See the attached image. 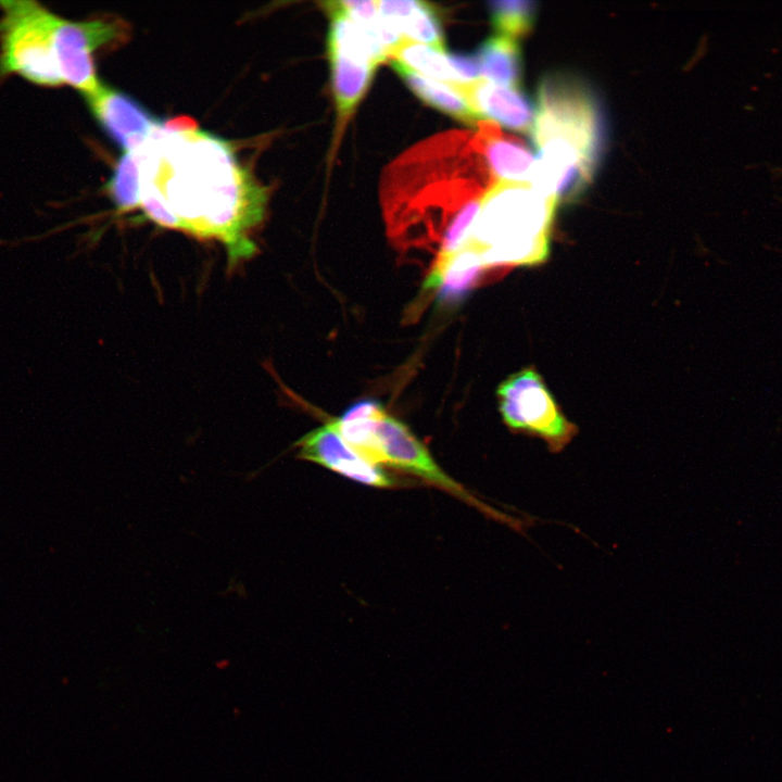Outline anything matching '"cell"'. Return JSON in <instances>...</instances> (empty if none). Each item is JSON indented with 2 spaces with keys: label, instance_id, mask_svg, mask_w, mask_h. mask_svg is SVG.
Instances as JSON below:
<instances>
[{
  "label": "cell",
  "instance_id": "obj_1",
  "mask_svg": "<svg viewBox=\"0 0 782 782\" xmlns=\"http://www.w3.org/2000/svg\"><path fill=\"white\" fill-rule=\"evenodd\" d=\"M137 155L140 197L159 202L173 229L217 239L234 265L255 253L251 234L264 218L268 192L226 140L162 123Z\"/></svg>",
  "mask_w": 782,
  "mask_h": 782
},
{
  "label": "cell",
  "instance_id": "obj_2",
  "mask_svg": "<svg viewBox=\"0 0 782 782\" xmlns=\"http://www.w3.org/2000/svg\"><path fill=\"white\" fill-rule=\"evenodd\" d=\"M474 134L449 131L406 151L384 173L381 200L388 234L401 249L436 257L457 251L482 198L496 182Z\"/></svg>",
  "mask_w": 782,
  "mask_h": 782
},
{
  "label": "cell",
  "instance_id": "obj_3",
  "mask_svg": "<svg viewBox=\"0 0 782 782\" xmlns=\"http://www.w3.org/2000/svg\"><path fill=\"white\" fill-rule=\"evenodd\" d=\"M129 36L122 18H64L35 0H0V77L18 76L40 87L96 89V51Z\"/></svg>",
  "mask_w": 782,
  "mask_h": 782
},
{
  "label": "cell",
  "instance_id": "obj_4",
  "mask_svg": "<svg viewBox=\"0 0 782 782\" xmlns=\"http://www.w3.org/2000/svg\"><path fill=\"white\" fill-rule=\"evenodd\" d=\"M531 133L539 151L533 185L557 202L578 200L594 176L604 133L590 89L565 74L544 77Z\"/></svg>",
  "mask_w": 782,
  "mask_h": 782
},
{
  "label": "cell",
  "instance_id": "obj_5",
  "mask_svg": "<svg viewBox=\"0 0 782 782\" xmlns=\"http://www.w3.org/2000/svg\"><path fill=\"white\" fill-rule=\"evenodd\" d=\"M557 199L531 182L496 181L484 194L462 245L485 266L534 265L548 254Z\"/></svg>",
  "mask_w": 782,
  "mask_h": 782
},
{
  "label": "cell",
  "instance_id": "obj_6",
  "mask_svg": "<svg viewBox=\"0 0 782 782\" xmlns=\"http://www.w3.org/2000/svg\"><path fill=\"white\" fill-rule=\"evenodd\" d=\"M505 425L515 432L542 439L558 453L577 434V427L558 408L542 377L533 367L510 375L497 388Z\"/></svg>",
  "mask_w": 782,
  "mask_h": 782
},
{
  "label": "cell",
  "instance_id": "obj_7",
  "mask_svg": "<svg viewBox=\"0 0 782 782\" xmlns=\"http://www.w3.org/2000/svg\"><path fill=\"white\" fill-rule=\"evenodd\" d=\"M377 441L380 464L415 475L476 506L488 516L516 529L524 528V520L503 514L480 502L447 476L438 466L424 444L401 420L387 415L378 427Z\"/></svg>",
  "mask_w": 782,
  "mask_h": 782
},
{
  "label": "cell",
  "instance_id": "obj_8",
  "mask_svg": "<svg viewBox=\"0 0 782 782\" xmlns=\"http://www.w3.org/2000/svg\"><path fill=\"white\" fill-rule=\"evenodd\" d=\"M84 98L104 133L124 152L140 149L162 124L130 96L103 83Z\"/></svg>",
  "mask_w": 782,
  "mask_h": 782
},
{
  "label": "cell",
  "instance_id": "obj_9",
  "mask_svg": "<svg viewBox=\"0 0 782 782\" xmlns=\"http://www.w3.org/2000/svg\"><path fill=\"white\" fill-rule=\"evenodd\" d=\"M297 446L300 458L317 463L361 483L382 488L394 483L379 465L354 452L331 421L303 436Z\"/></svg>",
  "mask_w": 782,
  "mask_h": 782
},
{
  "label": "cell",
  "instance_id": "obj_10",
  "mask_svg": "<svg viewBox=\"0 0 782 782\" xmlns=\"http://www.w3.org/2000/svg\"><path fill=\"white\" fill-rule=\"evenodd\" d=\"M449 86L464 97L481 119L521 133L532 131L534 109L519 88L500 86L483 78Z\"/></svg>",
  "mask_w": 782,
  "mask_h": 782
},
{
  "label": "cell",
  "instance_id": "obj_11",
  "mask_svg": "<svg viewBox=\"0 0 782 782\" xmlns=\"http://www.w3.org/2000/svg\"><path fill=\"white\" fill-rule=\"evenodd\" d=\"M474 140L499 181L531 182L537 172V159L526 143L503 134L492 121H479Z\"/></svg>",
  "mask_w": 782,
  "mask_h": 782
},
{
  "label": "cell",
  "instance_id": "obj_12",
  "mask_svg": "<svg viewBox=\"0 0 782 782\" xmlns=\"http://www.w3.org/2000/svg\"><path fill=\"white\" fill-rule=\"evenodd\" d=\"M508 269L483 265L474 250L462 245L453 254L433 262L424 288L438 291L441 301L453 302L480 282L501 277Z\"/></svg>",
  "mask_w": 782,
  "mask_h": 782
},
{
  "label": "cell",
  "instance_id": "obj_13",
  "mask_svg": "<svg viewBox=\"0 0 782 782\" xmlns=\"http://www.w3.org/2000/svg\"><path fill=\"white\" fill-rule=\"evenodd\" d=\"M327 48L332 93L341 130L369 88L378 64L346 49L329 45Z\"/></svg>",
  "mask_w": 782,
  "mask_h": 782
},
{
  "label": "cell",
  "instance_id": "obj_14",
  "mask_svg": "<svg viewBox=\"0 0 782 782\" xmlns=\"http://www.w3.org/2000/svg\"><path fill=\"white\" fill-rule=\"evenodd\" d=\"M377 4L380 17L393 31L445 51L441 22L432 4L418 0H381Z\"/></svg>",
  "mask_w": 782,
  "mask_h": 782
},
{
  "label": "cell",
  "instance_id": "obj_15",
  "mask_svg": "<svg viewBox=\"0 0 782 782\" xmlns=\"http://www.w3.org/2000/svg\"><path fill=\"white\" fill-rule=\"evenodd\" d=\"M387 416L382 405L363 400L350 406L341 417L331 420L348 445L368 462L379 465L377 430Z\"/></svg>",
  "mask_w": 782,
  "mask_h": 782
},
{
  "label": "cell",
  "instance_id": "obj_16",
  "mask_svg": "<svg viewBox=\"0 0 782 782\" xmlns=\"http://www.w3.org/2000/svg\"><path fill=\"white\" fill-rule=\"evenodd\" d=\"M389 62L408 88L428 105L471 127L483 121L464 97L449 85L429 79L399 61Z\"/></svg>",
  "mask_w": 782,
  "mask_h": 782
},
{
  "label": "cell",
  "instance_id": "obj_17",
  "mask_svg": "<svg viewBox=\"0 0 782 782\" xmlns=\"http://www.w3.org/2000/svg\"><path fill=\"white\" fill-rule=\"evenodd\" d=\"M483 79L500 86L519 88L521 55L517 41L494 35L485 39L475 54Z\"/></svg>",
  "mask_w": 782,
  "mask_h": 782
},
{
  "label": "cell",
  "instance_id": "obj_18",
  "mask_svg": "<svg viewBox=\"0 0 782 782\" xmlns=\"http://www.w3.org/2000/svg\"><path fill=\"white\" fill-rule=\"evenodd\" d=\"M389 60L399 61L420 75L429 76L446 85L459 83L446 51H440L407 38H403L389 51Z\"/></svg>",
  "mask_w": 782,
  "mask_h": 782
},
{
  "label": "cell",
  "instance_id": "obj_19",
  "mask_svg": "<svg viewBox=\"0 0 782 782\" xmlns=\"http://www.w3.org/2000/svg\"><path fill=\"white\" fill-rule=\"evenodd\" d=\"M106 189L118 211L129 212L140 207V166L137 151L124 152Z\"/></svg>",
  "mask_w": 782,
  "mask_h": 782
},
{
  "label": "cell",
  "instance_id": "obj_20",
  "mask_svg": "<svg viewBox=\"0 0 782 782\" xmlns=\"http://www.w3.org/2000/svg\"><path fill=\"white\" fill-rule=\"evenodd\" d=\"M489 10L497 34L516 39L532 28L537 7L532 1L504 0L490 2Z\"/></svg>",
  "mask_w": 782,
  "mask_h": 782
},
{
  "label": "cell",
  "instance_id": "obj_21",
  "mask_svg": "<svg viewBox=\"0 0 782 782\" xmlns=\"http://www.w3.org/2000/svg\"><path fill=\"white\" fill-rule=\"evenodd\" d=\"M336 2L348 17L366 29H371L380 18L377 1L344 0Z\"/></svg>",
  "mask_w": 782,
  "mask_h": 782
},
{
  "label": "cell",
  "instance_id": "obj_22",
  "mask_svg": "<svg viewBox=\"0 0 782 782\" xmlns=\"http://www.w3.org/2000/svg\"><path fill=\"white\" fill-rule=\"evenodd\" d=\"M449 60L459 83H469L481 78L475 55L453 53L449 54Z\"/></svg>",
  "mask_w": 782,
  "mask_h": 782
}]
</instances>
